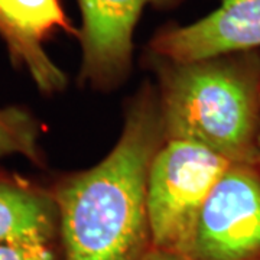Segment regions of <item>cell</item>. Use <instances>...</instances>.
Returning a JSON list of instances; mask_svg holds the SVG:
<instances>
[{
	"mask_svg": "<svg viewBox=\"0 0 260 260\" xmlns=\"http://www.w3.org/2000/svg\"><path fill=\"white\" fill-rule=\"evenodd\" d=\"M165 142L158 91L130 102L123 130L97 165L51 185L59 214L61 260H145L153 247L146 205L150 164Z\"/></svg>",
	"mask_w": 260,
	"mask_h": 260,
	"instance_id": "cell-1",
	"label": "cell"
},
{
	"mask_svg": "<svg viewBox=\"0 0 260 260\" xmlns=\"http://www.w3.org/2000/svg\"><path fill=\"white\" fill-rule=\"evenodd\" d=\"M165 140L194 142L230 162H257L260 51L195 61L148 54Z\"/></svg>",
	"mask_w": 260,
	"mask_h": 260,
	"instance_id": "cell-2",
	"label": "cell"
},
{
	"mask_svg": "<svg viewBox=\"0 0 260 260\" xmlns=\"http://www.w3.org/2000/svg\"><path fill=\"white\" fill-rule=\"evenodd\" d=\"M232 164L194 142L169 139L162 143L146 184L153 247L178 256L208 195Z\"/></svg>",
	"mask_w": 260,
	"mask_h": 260,
	"instance_id": "cell-3",
	"label": "cell"
},
{
	"mask_svg": "<svg viewBox=\"0 0 260 260\" xmlns=\"http://www.w3.org/2000/svg\"><path fill=\"white\" fill-rule=\"evenodd\" d=\"M181 260H260V164L233 162L198 213Z\"/></svg>",
	"mask_w": 260,
	"mask_h": 260,
	"instance_id": "cell-4",
	"label": "cell"
},
{
	"mask_svg": "<svg viewBox=\"0 0 260 260\" xmlns=\"http://www.w3.org/2000/svg\"><path fill=\"white\" fill-rule=\"evenodd\" d=\"M184 0H77L81 28L80 84L109 91L129 75L133 35L143 10L169 9Z\"/></svg>",
	"mask_w": 260,
	"mask_h": 260,
	"instance_id": "cell-5",
	"label": "cell"
},
{
	"mask_svg": "<svg viewBox=\"0 0 260 260\" xmlns=\"http://www.w3.org/2000/svg\"><path fill=\"white\" fill-rule=\"evenodd\" d=\"M58 34L78 38L61 0H0V41L10 62L25 71L45 95L64 91L68 84L45 48Z\"/></svg>",
	"mask_w": 260,
	"mask_h": 260,
	"instance_id": "cell-6",
	"label": "cell"
},
{
	"mask_svg": "<svg viewBox=\"0 0 260 260\" xmlns=\"http://www.w3.org/2000/svg\"><path fill=\"white\" fill-rule=\"evenodd\" d=\"M148 54L174 61L260 51V0H223L189 25L169 23L156 30Z\"/></svg>",
	"mask_w": 260,
	"mask_h": 260,
	"instance_id": "cell-7",
	"label": "cell"
},
{
	"mask_svg": "<svg viewBox=\"0 0 260 260\" xmlns=\"http://www.w3.org/2000/svg\"><path fill=\"white\" fill-rule=\"evenodd\" d=\"M0 243L59 246V214L51 186L0 168Z\"/></svg>",
	"mask_w": 260,
	"mask_h": 260,
	"instance_id": "cell-8",
	"label": "cell"
},
{
	"mask_svg": "<svg viewBox=\"0 0 260 260\" xmlns=\"http://www.w3.org/2000/svg\"><path fill=\"white\" fill-rule=\"evenodd\" d=\"M41 124L22 107H0V158L19 155L37 167H44L39 146Z\"/></svg>",
	"mask_w": 260,
	"mask_h": 260,
	"instance_id": "cell-9",
	"label": "cell"
},
{
	"mask_svg": "<svg viewBox=\"0 0 260 260\" xmlns=\"http://www.w3.org/2000/svg\"><path fill=\"white\" fill-rule=\"evenodd\" d=\"M0 260H61L59 246L0 243Z\"/></svg>",
	"mask_w": 260,
	"mask_h": 260,
	"instance_id": "cell-10",
	"label": "cell"
},
{
	"mask_svg": "<svg viewBox=\"0 0 260 260\" xmlns=\"http://www.w3.org/2000/svg\"><path fill=\"white\" fill-rule=\"evenodd\" d=\"M145 260H181L178 256L172 254V253H168V251L159 250L156 247H152L149 251L148 257Z\"/></svg>",
	"mask_w": 260,
	"mask_h": 260,
	"instance_id": "cell-11",
	"label": "cell"
},
{
	"mask_svg": "<svg viewBox=\"0 0 260 260\" xmlns=\"http://www.w3.org/2000/svg\"><path fill=\"white\" fill-rule=\"evenodd\" d=\"M256 148H257V162L260 164V112H259V129H257V140H256Z\"/></svg>",
	"mask_w": 260,
	"mask_h": 260,
	"instance_id": "cell-12",
	"label": "cell"
}]
</instances>
